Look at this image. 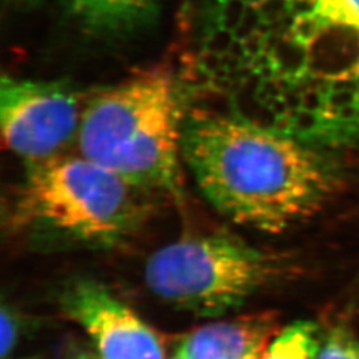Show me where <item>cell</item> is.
<instances>
[{
	"instance_id": "cell-1",
	"label": "cell",
	"mask_w": 359,
	"mask_h": 359,
	"mask_svg": "<svg viewBox=\"0 0 359 359\" xmlns=\"http://www.w3.org/2000/svg\"><path fill=\"white\" fill-rule=\"evenodd\" d=\"M197 65L233 109L308 145L359 140V0H205Z\"/></svg>"
},
{
	"instance_id": "cell-2",
	"label": "cell",
	"mask_w": 359,
	"mask_h": 359,
	"mask_svg": "<svg viewBox=\"0 0 359 359\" xmlns=\"http://www.w3.org/2000/svg\"><path fill=\"white\" fill-rule=\"evenodd\" d=\"M317 148L243 112H187L181 154L206 200L233 222L280 233L321 209L333 176Z\"/></svg>"
},
{
	"instance_id": "cell-3",
	"label": "cell",
	"mask_w": 359,
	"mask_h": 359,
	"mask_svg": "<svg viewBox=\"0 0 359 359\" xmlns=\"http://www.w3.org/2000/svg\"><path fill=\"white\" fill-rule=\"evenodd\" d=\"M185 97L176 76L152 68L86 103L79 154L145 192H179Z\"/></svg>"
},
{
	"instance_id": "cell-4",
	"label": "cell",
	"mask_w": 359,
	"mask_h": 359,
	"mask_svg": "<svg viewBox=\"0 0 359 359\" xmlns=\"http://www.w3.org/2000/svg\"><path fill=\"white\" fill-rule=\"evenodd\" d=\"M148 194L81 154H63L28 167L10 224L40 240L109 248L139 228Z\"/></svg>"
},
{
	"instance_id": "cell-5",
	"label": "cell",
	"mask_w": 359,
	"mask_h": 359,
	"mask_svg": "<svg viewBox=\"0 0 359 359\" xmlns=\"http://www.w3.org/2000/svg\"><path fill=\"white\" fill-rule=\"evenodd\" d=\"M280 271L276 257L243 240L191 236L154 252L145 265L148 289L175 308L218 317L244 306Z\"/></svg>"
},
{
	"instance_id": "cell-6",
	"label": "cell",
	"mask_w": 359,
	"mask_h": 359,
	"mask_svg": "<svg viewBox=\"0 0 359 359\" xmlns=\"http://www.w3.org/2000/svg\"><path fill=\"white\" fill-rule=\"evenodd\" d=\"M84 108L77 90L65 80L1 79L3 140L27 167L63 156L77 142Z\"/></svg>"
},
{
	"instance_id": "cell-7",
	"label": "cell",
	"mask_w": 359,
	"mask_h": 359,
	"mask_svg": "<svg viewBox=\"0 0 359 359\" xmlns=\"http://www.w3.org/2000/svg\"><path fill=\"white\" fill-rule=\"evenodd\" d=\"M60 306L88 334L100 359H167L154 329L103 283L72 280L62 292Z\"/></svg>"
},
{
	"instance_id": "cell-8",
	"label": "cell",
	"mask_w": 359,
	"mask_h": 359,
	"mask_svg": "<svg viewBox=\"0 0 359 359\" xmlns=\"http://www.w3.org/2000/svg\"><path fill=\"white\" fill-rule=\"evenodd\" d=\"M274 332L276 320L268 313L244 314L193 330L176 353L185 359H261Z\"/></svg>"
},
{
	"instance_id": "cell-9",
	"label": "cell",
	"mask_w": 359,
	"mask_h": 359,
	"mask_svg": "<svg viewBox=\"0 0 359 359\" xmlns=\"http://www.w3.org/2000/svg\"><path fill=\"white\" fill-rule=\"evenodd\" d=\"M77 26L93 36H127L149 26L167 0H63Z\"/></svg>"
},
{
	"instance_id": "cell-10",
	"label": "cell",
	"mask_w": 359,
	"mask_h": 359,
	"mask_svg": "<svg viewBox=\"0 0 359 359\" xmlns=\"http://www.w3.org/2000/svg\"><path fill=\"white\" fill-rule=\"evenodd\" d=\"M320 346L314 323L294 322L274 337L261 359H316Z\"/></svg>"
},
{
	"instance_id": "cell-11",
	"label": "cell",
	"mask_w": 359,
	"mask_h": 359,
	"mask_svg": "<svg viewBox=\"0 0 359 359\" xmlns=\"http://www.w3.org/2000/svg\"><path fill=\"white\" fill-rule=\"evenodd\" d=\"M316 359H359V341L342 327L334 329L321 342Z\"/></svg>"
},
{
	"instance_id": "cell-12",
	"label": "cell",
	"mask_w": 359,
	"mask_h": 359,
	"mask_svg": "<svg viewBox=\"0 0 359 359\" xmlns=\"http://www.w3.org/2000/svg\"><path fill=\"white\" fill-rule=\"evenodd\" d=\"M0 322H1L0 354H1V359H7L18 344L20 327H19L18 318L15 317L13 310L7 308L6 305L1 306V321Z\"/></svg>"
},
{
	"instance_id": "cell-13",
	"label": "cell",
	"mask_w": 359,
	"mask_h": 359,
	"mask_svg": "<svg viewBox=\"0 0 359 359\" xmlns=\"http://www.w3.org/2000/svg\"><path fill=\"white\" fill-rule=\"evenodd\" d=\"M41 0H10V3L18 7H23V8H29L39 4Z\"/></svg>"
},
{
	"instance_id": "cell-14",
	"label": "cell",
	"mask_w": 359,
	"mask_h": 359,
	"mask_svg": "<svg viewBox=\"0 0 359 359\" xmlns=\"http://www.w3.org/2000/svg\"><path fill=\"white\" fill-rule=\"evenodd\" d=\"M71 359H100L99 357H95V355H92V354H87V353H80V354H76V355H74Z\"/></svg>"
},
{
	"instance_id": "cell-15",
	"label": "cell",
	"mask_w": 359,
	"mask_h": 359,
	"mask_svg": "<svg viewBox=\"0 0 359 359\" xmlns=\"http://www.w3.org/2000/svg\"><path fill=\"white\" fill-rule=\"evenodd\" d=\"M172 359H185V358H182V357H181V355H180V354H177V353H176V354H175V355H173V358Z\"/></svg>"
}]
</instances>
